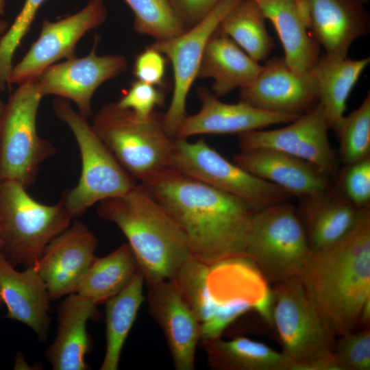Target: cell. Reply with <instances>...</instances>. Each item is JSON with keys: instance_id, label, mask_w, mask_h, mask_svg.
<instances>
[{"instance_id": "1", "label": "cell", "mask_w": 370, "mask_h": 370, "mask_svg": "<svg viewBox=\"0 0 370 370\" xmlns=\"http://www.w3.org/2000/svg\"><path fill=\"white\" fill-rule=\"evenodd\" d=\"M140 184L185 234L193 258L210 265L245 256L255 212L245 202L170 167Z\"/></svg>"}, {"instance_id": "2", "label": "cell", "mask_w": 370, "mask_h": 370, "mask_svg": "<svg viewBox=\"0 0 370 370\" xmlns=\"http://www.w3.org/2000/svg\"><path fill=\"white\" fill-rule=\"evenodd\" d=\"M298 278L336 336L359 330L370 302V207L336 243L312 251Z\"/></svg>"}, {"instance_id": "3", "label": "cell", "mask_w": 370, "mask_h": 370, "mask_svg": "<svg viewBox=\"0 0 370 370\" xmlns=\"http://www.w3.org/2000/svg\"><path fill=\"white\" fill-rule=\"evenodd\" d=\"M97 212L124 234L147 286L170 280L193 258L185 234L140 184L99 201Z\"/></svg>"}, {"instance_id": "4", "label": "cell", "mask_w": 370, "mask_h": 370, "mask_svg": "<svg viewBox=\"0 0 370 370\" xmlns=\"http://www.w3.org/2000/svg\"><path fill=\"white\" fill-rule=\"evenodd\" d=\"M271 318L295 370H335L336 334L297 278L274 284Z\"/></svg>"}, {"instance_id": "5", "label": "cell", "mask_w": 370, "mask_h": 370, "mask_svg": "<svg viewBox=\"0 0 370 370\" xmlns=\"http://www.w3.org/2000/svg\"><path fill=\"white\" fill-rule=\"evenodd\" d=\"M91 125L121 166L140 183L169 167L174 138L156 112L142 117L109 103L95 114Z\"/></svg>"}, {"instance_id": "6", "label": "cell", "mask_w": 370, "mask_h": 370, "mask_svg": "<svg viewBox=\"0 0 370 370\" xmlns=\"http://www.w3.org/2000/svg\"><path fill=\"white\" fill-rule=\"evenodd\" d=\"M72 219L60 200L45 205L33 199L21 184L0 180L1 254L14 267L34 266Z\"/></svg>"}, {"instance_id": "7", "label": "cell", "mask_w": 370, "mask_h": 370, "mask_svg": "<svg viewBox=\"0 0 370 370\" xmlns=\"http://www.w3.org/2000/svg\"><path fill=\"white\" fill-rule=\"evenodd\" d=\"M53 108L71 130L81 156L82 172L78 183L65 190L60 199L73 218L83 214L95 204L123 195L136 186L134 178L99 138L88 118L62 98L54 100Z\"/></svg>"}, {"instance_id": "8", "label": "cell", "mask_w": 370, "mask_h": 370, "mask_svg": "<svg viewBox=\"0 0 370 370\" xmlns=\"http://www.w3.org/2000/svg\"><path fill=\"white\" fill-rule=\"evenodd\" d=\"M311 254L295 206L286 201L254 212L245 239V256L268 283L299 277Z\"/></svg>"}, {"instance_id": "9", "label": "cell", "mask_w": 370, "mask_h": 370, "mask_svg": "<svg viewBox=\"0 0 370 370\" xmlns=\"http://www.w3.org/2000/svg\"><path fill=\"white\" fill-rule=\"evenodd\" d=\"M18 86L0 119V180H13L27 188L35 181L40 164L56 150L37 132L43 97L36 79Z\"/></svg>"}, {"instance_id": "10", "label": "cell", "mask_w": 370, "mask_h": 370, "mask_svg": "<svg viewBox=\"0 0 370 370\" xmlns=\"http://www.w3.org/2000/svg\"><path fill=\"white\" fill-rule=\"evenodd\" d=\"M169 167L241 199L255 212L286 202L293 197L230 162L203 138L189 142L187 138H174Z\"/></svg>"}, {"instance_id": "11", "label": "cell", "mask_w": 370, "mask_h": 370, "mask_svg": "<svg viewBox=\"0 0 370 370\" xmlns=\"http://www.w3.org/2000/svg\"><path fill=\"white\" fill-rule=\"evenodd\" d=\"M242 0H220L200 22L171 39L149 46L170 61L173 71V90L170 104L162 116L166 132L174 138L186 116L188 92L197 77L206 45L223 18Z\"/></svg>"}, {"instance_id": "12", "label": "cell", "mask_w": 370, "mask_h": 370, "mask_svg": "<svg viewBox=\"0 0 370 370\" xmlns=\"http://www.w3.org/2000/svg\"><path fill=\"white\" fill-rule=\"evenodd\" d=\"M329 123L320 103L290 124L275 130L239 134L241 151L257 148L278 150L304 160L330 178L337 177L338 162L328 138Z\"/></svg>"}, {"instance_id": "13", "label": "cell", "mask_w": 370, "mask_h": 370, "mask_svg": "<svg viewBox=\"0 0 370 370\" xmlns=\"http://www.w3.org/2000/svg\"><path fill=\"white\" fill-rule=\"evenodd\" d=\"M104 0H89L81 10L56 22L44 20L40 34L24 57L13 65L8 85L36 79L57 61L75 56L78 41L107 18Z\"/></svg>"}, {"instance_id": "14", "label": "cell", "mask_w": 370, "mask_h": 370, "mask_svg": "<svg viewBox=\"0 0 370 370\" xmlns=\"http://www.w3.org/2000/svg\"><path fill=\"white\" fill-rule=\"evenodd\" d=\"M98 36L86 56L73 57L55 63L36 79L42 97L56 95L72 101L78 111L86 118L92 114V98L103 82L126 71V58L118 54L98 56L96 52Z\"/></svg>"}, {"instance_id": "15", "label": "cell", "mask_w": 370, "mask_h": 370, "mask_svg": "<svg viewBox=\"0 0 370 370\" xmlns=\"http://www.w3.org/2000/svg\"><path fill=\"white\" fill-rule=\"evenodd\" d=\"M97 240L82 222L75 221L45 248L36 269L51 299L76 292L95 258Z\"/></svg>"}, {"instance_id": "16", "label": "cell", "mask_w": 370, "mask_h": 370, "mask_svg": "<svg viewBox=\"0 0 370 370\" xmlns=\"http://www.w3.org/2000/svg\"><path fill=\"white\" fill-rule=\"evenodd\" d=\"M240 97L257 108L297 116L319 103L311 73L293 71L283 58L268 60L254 82L241 89Z\"/></svg>"}, {"instance_id": "17", "label": "cell", "mask_w": 370, "mask_h": 370, "mask_svg": "<svg viewBox=\"0 0 370 370\" xmlns=\"http://www.w3.org/2000/svg\"><path fill=\"white\" fill-rule=\"evenodd\" d=\"M200 110L186 115L174 138H188L199 134H243L268 126L290 123L299 116L257 108L240 101L236 103L221 101L212 92L200 87L197 91Z\"/></svg>"}, {"instance_id": "18", "label": "cell", "mask_w": 370, "mask_h": 370, "mask_svg": "<svg viewBox=\"0 0 370 370\" xmlns=\"http://www.w3.org/2000/svg\"><path fill=\"white\" fill-rule=\"evenodd\" d=\"M147 288L149 312L163 332L175 369L193 370L196 347L200 340V323L171 280Z\"/></svg>"}, {"instance_id": "19", "label": "cell", "mask_w": 370, "mask_h": 370, "mask_svg": "<svg viewBox=\"0 0 370 370\" xmlns=\"http://www.w3.org/2000/svg\"><path fill=\"white\" fill-rule=\"evenodd\" d=\"M234 162L252 175L301 198L333 186L332 179L314 165L286 153L257 148L241 151Z\"/></svg>"}, {"instance_id": "20", "label": "cell", "mask_w": 370, "mask_h": 370, "mask_svg": "<svg viewBox=\"0 0 370 370\" xmlns=\"http://www.w3.org/2000/svg\"><path fill=\"white\" fill-rule=\"evenodd\" d=\"M0 295L7 308L6 318L27 325L40 341L47 339L51 299L34 267L18 271L0 253Z\"/></svg>"}, {"instance_id": "21", "label": "cell", "mask_w": 370, "mask_h": 370, "mask_svg": "<svg viewBox=\"0 0 370 370\" xmlns=\"http://www.w3.org/2000/svg\"><path fill=\"white\" fill-rule=\"evenodd\" d=\"M310 31L325 54L347 57L352 43L369 31V20L361 0H304Z\"/></svg>"}, {"instance_id": "22", "label": "cell", "mask_w": 370, "mask_h": 370, "mask_svg": "<svg viewBox=\"0 0 370 370\" xmlns=\"http://www.w3.org/2000/svg\"><path fill=\"white\" fill-rule=\"evenodd\" d=\"M299 199L297 211L312 251L325 249L343 238L354 227L362 210L334 185Z\"/></svg>"}, {"instance_id": "23", "label": "cell", "mask_w": 370, "mask_h": 370, "mask_svg": "<svg viewBox=\"0 0 370 370\" xmlns=\"http://www.w3.org/2000/svg\"><path fill=\"white\" fill-rule=\"evenodd\" d=\"M267 284L245 256L230 257L209 265L208 286L217 308L223 305L247 303L271 323V291Z\"/></svg>"}, {"instance_id": "24", "label": "cell", "mask_w": 370, "mask_h": 370, "mask_svg": "<svg viewBox=\"0 0 370 370\" xmlns=\"http://www.w3.org/2000/svg\"><path fill=\"white\" fill-rule=\"evenodd\" d=\"M97 304L77 293L65 297L58 308V328L45 357L53 370H86L91 339L87 323L97 315Z\"/></svg>"}, {"instance_id": "25", "label": "cell", "mask_w": 370, "mask_h": 370, "mask_svg": "<svg viewBox=\"0 0 370 370\" xmlns=\"http://www.w3.org/2000/svg\"><path fill=\"white\" fill-rule=\"evenodd\" d=\"M256 1L275 29L287 66L299 74L310 72L320 58V45L310 31L304 0Z\"/></svg>"}, {"instance_id": "26", "label": "cell", "mask_w": 370, "mask_h": 370, "mask_svg": "<svg viewBox=\"0 0 370 370\" xmlns=\"http://www.w3.org/2000/svg\"><path fill=\"white\" fill-rule=\"evenodd\" d=\"M262 67L230 37L215 31L206 45L197 77L212 78V92L219 98L249 86Z\"/></svg>"}, {"instance_id": "27", "label": "cell", "mask_w": 370, "mask_h": 370, "mask_svg": "<svg viewBox=\"0 0 370 370\" xmlns=\"http://www.w3.org/2000/svg\"><path fill=\"white\" fill-rule=\"evenodd\" d=\"M369 62V57L352 60L325 53L311 70L319 103L323 108L330 128L333 129L345 115L349 94Z\"/></svg>"}, {"instance_id": "28", "label": "cell", "mask_w": 370, "mask_h": 370, "mask_svg": "<svg viewBox=\"0 0 370 370\" xmlns=\"http://www.w3.org/2000/svg\"><path fill=\"white\" fill-rule=\"evenodd\" d=\"M209 367L217 370H295L282 352L244 336L201 341Z\"/></svg>"}, {"instance_id": "29", "label": "cell", "mask_w": 370, "mask_h": 370, "mask_svg": "<svg viewBox=\"0 0 370 370\" xmlns=\"http://www.w3.org/2000/svg\"><path fill=\"white\" fill-rule=\"evenodd\" d=\"M139 270L128 285L106 304V352L101 370H116L122 349L145 300Z\"/></svg>"}, {"instance_id": "30", "label": "cell", "mask_w": 370, "mask_h": 370, "mask_svg": "<svg viewBox=\"0 0 370 370\" xmlns=\"http://www.w3.org/2000/svg\"><path fill=\"white\" fill-rule=\"evenodd\" d=\"M139 270L133 251L124 243L104 257H95L75 293L97 305L106 303L125 288Z\"/></svg>"}, {"instance_id": "31", "label": "cell", "mask_w": 370, "mask_h": 370, "mask_svg": "<svg viewBox=\"0 0 370 370\" xmlns=\"http://www.w3.org/2000/svg\"><path fill=\"white\" fill-rule=\"evenodd\" d=\"M265 20L256 0H242L223 18L216 31L230 37L256 61H264L274 47Z\"/></svg>"}, {"instance_id": "32", "label": "cell", "mask_w": 370, "mask_h": 370, "mask_svg": "<svg viewBox=\"0 0 370 370\" xmlns=\"http://www.w3.org/2000/svg\"><path fill=\"white\" fill-rule=\"evenodd\" d=\"M209 265L191 258L175 272L171 280L200 325L217 310L208 286Z\"/></svg>"}, {"instance_id": "33", "label": "cell", "mask_w": 370, "mask_h": 370, "mask_svg": "<svg viewBox=\"0 0 370 370\" xmlns=\"http://www.w3.org/2000/svg\"><path fill=\"white\" fill-rule=\"evenodd\" d=\"M339 140V154L345 165L370 157V95L360 106L344 115L332 129Z\"/></svg>"}, {"instance_id": "34", "label": "cell", "mask_w": 370, "mask_h": 370, "mask_svg": "<svg viewBox=\"0 0 370 370\" xmlns=\"http://www.w3.org/2000/svg\"><path fill=\"white\" fill-rule=\"evenodd\" d=\"M132 10L134 30L155 41H164L186 29L167 0H124Z\"/></svg>"}, {"instance_id": "35", "label": "cell", "mask_w": 370, "mask_h": 370, "mask_svg": "<svg viewBox=\"0 0 370 370\" xmlns=\"http://www.w3.org/2000/svg\"><path fill=\"white\" fill-rule=\"evenodd\" d=\"M45 1L25 0L14 21L0 39V89L2 90L8 85L14 53Z\"/></svg>"}, {"instance_id": "36", "label": "cell", "mask_w": 370, "mask_h": 370, "mask_svg": "<svg viewBox=\"0 0 370 370\" xmlns=\"http://www.w3.org/2000/svg\"><path fill=\"white\" fill-rule=\"evenodd\" d=\"M333 362L335 370H369V328L339 336L334 345Z\"/></svg>"}, {"instance_id": "37", "label": "cell", "mask_w": 370, "mask_h": 370, "mask_svg": "<svg viewBox=\"0 0 370 370\" xmlns=\"http://www.w3.org/2000/svg\"><path fill=\"white\" fill-rule=\"evenodd\" d=\"M346 166L336 186L358 209L370 207V157Z\"/></svg>"}, {"instance_id": "38", "label": "cell", "mask_w": 370, "mask_h": 370, "mask_svg": "<svg viewBox=\"0 0 370 370\" xmlns=\"http://www.w3.org/2000/svg\"><path fill=\"white\" fill-rule=\"evenodd\" d=\"M164 88L136 79L116 101L121 108L133 111L142 117L152 115L157 106L164 102Z\"/></svg>"}, {"instance_id": "39", "label": "cell", "mask_w": 370, "mask_h": 370, "mask_svg": "<svg viewBox=\"0 0 370 370\" xmlns=\"http://www.w3.org/2000/svg\"><path fill=\"white\" fill-rule=\"evenodd\" d=\"M166 63L163 54L148 46L135 57L133 74L137 80L164 87Z\"/></svg>"}, {"instance_id": "40", "label": "cell", "mask_w": 370, "mask_h": 370, "mask_svg": "<svg viewBox=\"0 0 370 370\" xmlns=\"http://www.w3.org/2000/svg\"><path fill=\"white\" fill-rule=\"evenodd\" d=\"M220 0H167L187 30L200 22Z\"/></svg>"}, {"instance_id": "41", "label": "cell", "mask_w": 370, "mask_h": 370, "mask_svg": "<svg viewBox=\"0 0 370 370\" xmlns=\"http://www.w3.org/2000/svg\"><path fill=\"white\" fill-rule=\"evenodd\" d=\"M8 27V25L7 22L0 20V39L1 38V37L3 36L5 31L7 30Z\"/></svg>"}, {"instance_id": "42", "label": "cell", "mask_w": 370, "mask_h": 370, "mask_svg": "<svg viewBox=\"0 0 370 370\" xmlns=\"http://www.w3.org/2000/svg\"><path fill=\"white\" fill-rule=\"evenodd\" d=\"M5 106V103H4L0 98V119L3 115Z\"/></svg>"}, {"instance_id": "43", "label": "cell", "mask_w": 370, "mask_h": 370, "mask_svg": "<svg viewBox=\"0 0 370 370\" xmlns=\"http://www.w3.org/2000/svg\"><path fill=\"white\" fill-rule=\"evenodd\" d=\"M5 6V0H0V16L3 14Z\"/></svg>"}, {"instance_id": "44", "label": "cell", "mask_w": 370, "mask_h": 370, "mask_svg": "<svg viewBox=\"0 0 370 370\" xmlns=\"http://www.w3.org/2000/svg\"><path fill=\"white\" fill-rule=\"evenodd\" d=\"M2 304H3V301H2L1 295H0V309H1V307Z\"/></svg>"}, {"instance_id": "45", "label": "cell", "mask_w": 370, "mask_h": 370, "mask_svg": "<svg viewBox=\"0 0 370 370\" xmlns=\"http://www.w3.org/2000/svg\"><path fill=\"white\" fill-rule=\"evenodd\" d=\"M1 251V239H0V253Z\"/></svg>"}, {"instance_id": "46", "label": "cell", "mask_w": 370, "mask_h": 370, "mask_svg": "<svg viewBox=\"0 0 370 370\" xmlns=\"http://www.w3.org/2000/svg\"><path fill=\"white\" fill-rule=\"evenodd\" d=\"M362 2H366L367 0H361Z\"/></svg>"}, {"instance_id": "47", "label": "cell", "mask_w": 370, "mask_h": 370, "mask_svg": "<svg viewBox=\"0 0 370 370\" xmlns=\"http://www.w3.org/2000/svg\"><path fill=\"white\" fill-rule=\"evenodd\" d=\"M271 1H275V0H271Z\"/></svg>"}]
</instances>
